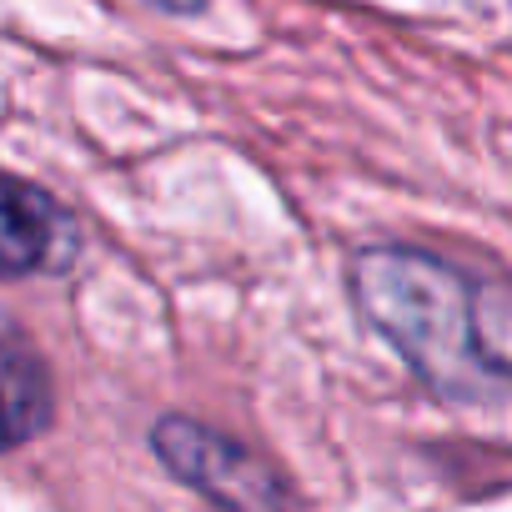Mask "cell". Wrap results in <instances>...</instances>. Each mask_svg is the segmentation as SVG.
I'll list each match as a JSON object with an SVG mask.
<instances>
[{"label": "cell", "instance_id": "obj_5", "mask_svg": "<svg viewBox=\"0 0 512 512\" xmlns=\"http://www.w3.org/2000/svg\"><path fill=\"white\" fill-rule=\"evenodd\" d=\"M146 6L171 11V16H191V11H201V6H206V0H146Z\"/></svg>", "mask_w": 512, "mask_h": 512}, {"label": "cell", "instance_id": "obj_3", "mask_svg": "<svg viewBox=\"0 0 512 512\" xmlns=\"http://www.w3.org/2000/svg\"><path fill=\"white\" fill-rule=\"evenodd\" d=\"M76 221L41 186L0 171V277L61 272L76 262Z\"/></svg>", "mask_w": 512, "mask_h": 512}, {"label": "cell", "instance_id": "obj_2", "mask_svg": "<svg viewBox=\"0 0 512 512\" xmlns=\"http://www.w3.org/2000/svg\"><path fill=\"white\" fill-rule=\"evenodd\" d=\"M151 452L176 482L201 492L216 512H292L297 507L287 477L262 452H251L246 442L196 417H176V412L161 417L151 427Z\"/></svg>", "mask_w": 512, "mask_h": 512}, {"label": "cell", "instance_id": "obj_1", "mask_svg": "<svg viewBox=\"0 0 512 512\" xmlns=\"http://www.w3.org/2000/svg\"><path fill=\"white\" fill-rule=\"evenodd\" d=\"M352 302L447 402H502L512 367V302L497 277H467L417 246L352 256Z\"/></svg>", "mask_w": 512, "mask_h": 512}, {"label": "cell", "instance_id": "obj_4", "mask_svg": "<svg viewBox=\"0 0 512 512\" xmlns=\"http://www.w3.org/2000/svg\"><path fill=\"white\" fill-rule=\"evenodd\" d=\"M51 412H56V392L41 357L0 337V452L41 437Z\"/></svg>", "mask_w": 512, "mask_h": 512}]
</instances>
